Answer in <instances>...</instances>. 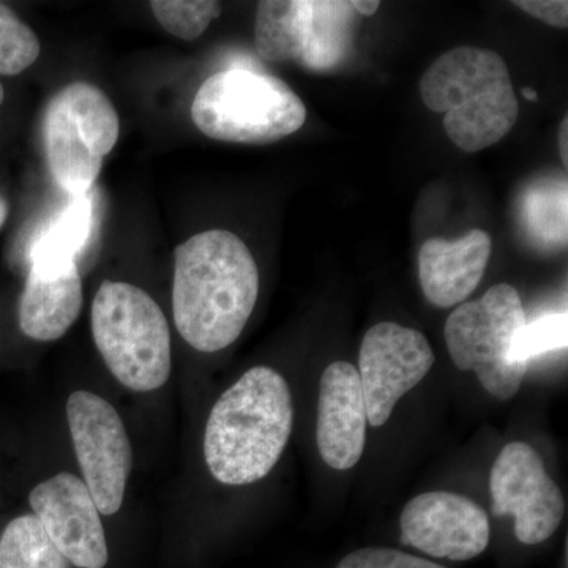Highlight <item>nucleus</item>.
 <instances>
[{"label":"nucleus","mask_w":568,"mask_h":568,"mask_svg":"<svg viewBox=\"0 0 568 568\" xmlns=\"http://www.w3.org/2000/svg\"><path fill=\"white\" fill-rule=\"evenodd\" d=\"M568 343V320L566 313L540 317L519 328L511 343V358L517 364L528 365L538 355L566 349Z\"/></svg>","instance_id":"22"},{"label":"nucleus","mask_w":568,"mask_h":568,"mask_svg":"<svg viewBox=\"0 0 568 568\" xmlns=\"http://www.w3.org/2000/svg\"><path fill=\"white\" fill-rule=\"evenodd\" d=\"M7 215H9V205H7V201L3 197H0V227L6 223Z\"/></svg>","instance_id":"27"},{"label":"nucleus","mask_w":568,"mask_h":568,"mask_svg":"<svg viewBox=\"0 0 568 568\" xmlns=\"http://www.w3.org/2000/svg\"><path fill=\"white\" fill-rule=\"evenodd\" d=\"M67 420L85 487L102 515L121 510L132 473V444L111 403L78 390L67 402Z\"/></svg>","instance_id":"9"},{"label":"nucleus","mask_w":568,"mask_h":568,"mask_svg":"<svg viewBox=\"0 0 568 568\" xmlns=\"http://www.w3.org/2000/svg\"><path fill=\"white\" fill-rule=\"evenodd\" d=\"M260 294L248 246L230 231L193 235L175 248V328L193 349L216 353L244 332Z\"/></svg>","instance_id":"1"},{"label":"nucleus","mask_w":568,"mask_h":568,"mask_svg":"<svg viewBox=\"0 0 568 568\" xmlns=\"http://www.w3.org/2000/svg\"><path fill=\"white\" fill-rule=\"evenodd\" d=\"M31 507L52 544L71 566L106 567V534L99 508L84 481L62 473L41 481L32 489Z\"/></svg>","instance_id":"13"},{"label":"nucleus","mask_w":568,"mask_h":568,"mask_svg":"<svg viewBox=\"0 0 568 568\" xmlns=\"http://www.w3.org/2000/svg\"><path fill=\"white\" fill-rule=\"evenodd\" d=\"M119 132L118 111L97 85L78 81L51 97L44 111V148L52 178L71 197L91 193Z\"/></svg>","instance_id":"6"},{"label":"nucleus","mask_w":568,"mask_h":568,"mask_svg":"<svg viewBox=\"0 0 568 568\" xmlns=\"http://www.w3.org/2000/svg\"><path fill=\"white\" fill-rule=\"evenodd\" d=\"M402 544L435 559H476L489 545L487 511L469 497L429 491L406 504L399 518Z\"/></svg>","instance_id":"12"},{"label":"nucleus","mask_w":568,"mask_h":568,"mask_svg":"<svg viewBox=\"0 0 568 568\" xmlns=\"http://www.w3.org/2000/svg\"><path fill=\"white\" fill-rule=\"evenodd\" d=\"M151 9L164 31L185 41L200 39L222 14V3L213 0H155Z\"/></svg>","instance_id":"20"},{"label":"nucleus","mask_w":568,"mask_h":568,"mask_svg":"<svg viewBox=\"0 0 568 568\" xmlns=\"http://www.w3.org/2000/svg\"><path fill=\"white\" fill-rule=\"evenodd\" d=\"M568 119H564L562 123H560L559 130V149H560V159H562L564 166H568Z\"/></svg>","instance_id":"26"},{"label":"nucleus","mask_w":568,"mask_h":568,"mask_svg":"<svg viewBox=\"0 0 568 568\" xmlns=\"http://www.w3.org/2000/svg\"><path fill=\"white\" fill-rule=\"evenodd\" d=\"M336 568H447L443 564L386 547L362 548L339 560Z\"/></svg>","instance_id":"23"},{"label":"nucleus","mask_w":568,"mask_h":568,"mask_svg":"<svg viewBox=\"0 0 568 568\" xmlns=\"http://www.w3.org/2000/svg\"><path fill=\"white\" fill-rule=\"evenodd\" d=\"M40 51L36 32L10 7L0 3V74L17 77L36 63Z\"/></svg>","instance_id":"21"},{"label":"nucleus","mask_w":568,"mask_h":568,"mask_svg":"<svg viewBox=\"0 0 568 568\" xmlns=\"http://www.w3.org/2000/svg\"><path fill=\"white\" fill-rule=\"evenodd\" d=\"M294 426L293 395L268 366H254L212 407L204 457L220 484L241 487L271 474Z\"/></svg>","instance_id":"2"},{"label":"nucleus","mask_w":568,"mask_h":568,"mask_svg":"<svg viewBox=\"0 0 568 568\" xmlns=\"http://www.w3.org/2000/svg\"><path fill=\"white\" fill-rule=\"evenodd\" d=\"M528 323L518 291L495 284L484 297L458 306L446 323L448 354L462 372L476 373L497 399L517 395L528 365L511 358V343Z\"/></svg>","instance_id":"7"},{"label":"nucleus","mask_w":568,"mask_h":568,"mask_svg":"<svg viewBox=\"0 0 568 568\" xmlns=\"http://www.w3.org/2000/svg\"><path fill=\"white\" fill-rule=\"evenodd\" d=\"M82 308V283L78 264L61 268L31 265L21 295L20 327L36 342H55L69 332Z\"/></svg>","instance_id":"16"},{"label":"nucleus","mask_w":568,"mask_h":568,"mask_svg":"<svg viewBox=\"0 0 568 568\" xmlns=\"http://www.w3.org/2000/svg\"><path fill=\"white\" fill-rule=\"evenodd\" d=\"M3 99H6V91H3L2 84H0V106H2Z\"/></svg>","instance_id":"29"},{"label":"nucleus","mask_w":568,"mask_h":568,"mask_svg":"<svg viewBox=\"0 0 568 568\" xmlns=\"http://www.w3.org/2000/svg\"><path fill=\"white\" fill-rule=\"evenodd\" d=\"M354 28L351 2L264 0L257 3L254 43L264 61L328 71L346 61Z\"/></svg>","instance_id":"8"},{"label":"nucleus","mask_w":568,"mask_h":568,"mask_svg":"<svg viewBox=\"0 0 568 568\" xmlns=\"http://www.w3.org/2000/svg\"><path fill=\"white\" fill-rule=\"evenodd\" d=\"M435 362L432 345L416 328L396 323L373 325L362 342L357 372L368 424L386 425L396 403L424 381Z\"/></svg>","instance_id":"11"},{"label":"nucleus","mask_w":568,"mask_h":568,"mask_svg":"<svg viewBox=\"0 0 568 568\" xmlns=\"http://www.w3.org/2000/svg\"><path fill=\"white\" fill-rule=\"evenodd\" d=\"M366 406L357 368L334 362L321 377L317 448L325 465L353 469L364 455Z\"/></svg>","instance_id":"14"},{"label":"nucleus","mask_w":568,"mask_h":568,"mask_svg":"<svg viewBox=\"0 0 568 568\" xmlns=\"http://www.w3.org/2000/svg\"><path fill=\"white\" fill-rule=\"evenodd\" d=\"M491 239L474 230L458 241L429 239L418 252L422 291L433 305L450 308L465 302L484 278Z\"/></svg>","instance_id":"15"},{"label":"nucleus","mask_w":568,"mask_h":568,"mask_svg":"<svg viewBox=\"0 0 568 568\" xmlns=\"http://www.w3.org/2000/svg\"><path fill=\"white\" fill-rule=\"evenodd\" d=\"M420 95L429 111L446 114L448 138L467 153L491 148L518 121L507 63L484 48L458 47L436 59L422 78Z\"/></svg>","instance_id":"3"},{"label":"nucleus","mask_w":568,"mask_h":568,"mask_svg":"<svg viewBox=\"0 0 568 568\" xmlns=\"http://www.w3.org/2000/svg\"><path fill=\"white\" fill-rule=\"evenodd\" d=\"M526 233L544 248L567 245V182H540L523 196Z\"/></svg>","instance_id":"18"},{"label":"nucleus","mask_w":568,"mask_h":568,"mask_svg":"<svg viewBox=\"0 0 568 568\" xmlns=\"http://www.w3.org/2000/svg\"><path fill=\"white\" fill-rule=\"evenodd\" d=\"M192 119L212 140L271 144L298 132L306 108L282 80L248 69L216 71L197 89Z\"/></svg>","instance_id":"4"},{"label":"nucleus","mask_w":568,"mask_h":568,"mask_svg":"<svg viewBox=\"0 0 568 568\" xmlns=\"http://www.w3.org/2000/svg\"><path fill=\"white\" fill-rule=\"evenodd\" d=\"M0 568H70V562L52 544L40 519L22 515L0 537Z\"/></svg>","instance_id":"19"},{"label":"nucleus","mask_w":568,"mask_h":568,"mask_svg":"<svg viewBox=\"0 0 568 568\" xmlns=\"http://www.w3.org/2000/svg\"><path fill=\"white\" fill-rule=\"evenodd\" d=\"M514 6L552 28L567 29L568 2L566 0H517Z\"/></svg>","instance_id":"24"},{"label":"nucleus","mask_w":568,"mask_h":568,"mask_svg":"<svg viewBox=\"0 0 568 568\" xmlns=\"http://www.w3.org/2000/svg\"><path fill=\"white\" fill-rule=\"evenodd\" d=\"M523 95L530 100V102H536L537 100V92L534 89H523Z\"/></svg>","instance_id":"28"},{"label":"nucleus","mask_w":568,"mask_h":568,"mask_svg":"<svg viewBox=\"0 0 568 568\" xmlns=\"http://www.w3.org/2000/svg\"><path fill=\"white\" fill-rule=\"evenodd\" d=\"M495 517H515V536L525 545H540L562 523V491L548 476L544 459L529 444H507L489 476Z\"/></svg>","instance_id":"10"},{"label":"nucleus","mask_w":568,"mask_h":568,"mask_svg":"<svg viewBox=\"0 0 568 568\" xmlns=\"http://www.w3.org/2000/svg\"><path fill=\"white\" fill-rule=\"evenodd\" d=\"M93 224V203L91 194L71 197L70 204L54 222L39 235L31 248V265L39 268H61L77 263Z\"/></svg>","instance_id":"17"},{"label":"nucleus","mask_w":568,"mask_h":568,"mask_svg":"<svg viewBox=\"0 0 568 568\" xmlns=\"http://www.w3.org/2000/svg\"><path fill=\"white\" fill-rule=\"evenodd\" d=\"M91 320L97 349L122 386L152 392L170 379V325L145 291L106 280L93 298Z\"/></svg>","instance_id":"5"},{"label":"nucleus","mask_w":568,"mask_h":568,"mask_svg":"<svg viewBox=\"0 0 568 568\" xmlns=\"http://www.w3.org/2000/svg\"><path fill=\"white\" fill-rule=\"evenodd\" d=\"M351 6H353L355 13L362 14V17H373L379 10L381 2H377V0H354Z\"/></svg>","instance_id":"25"}]
</instances>
